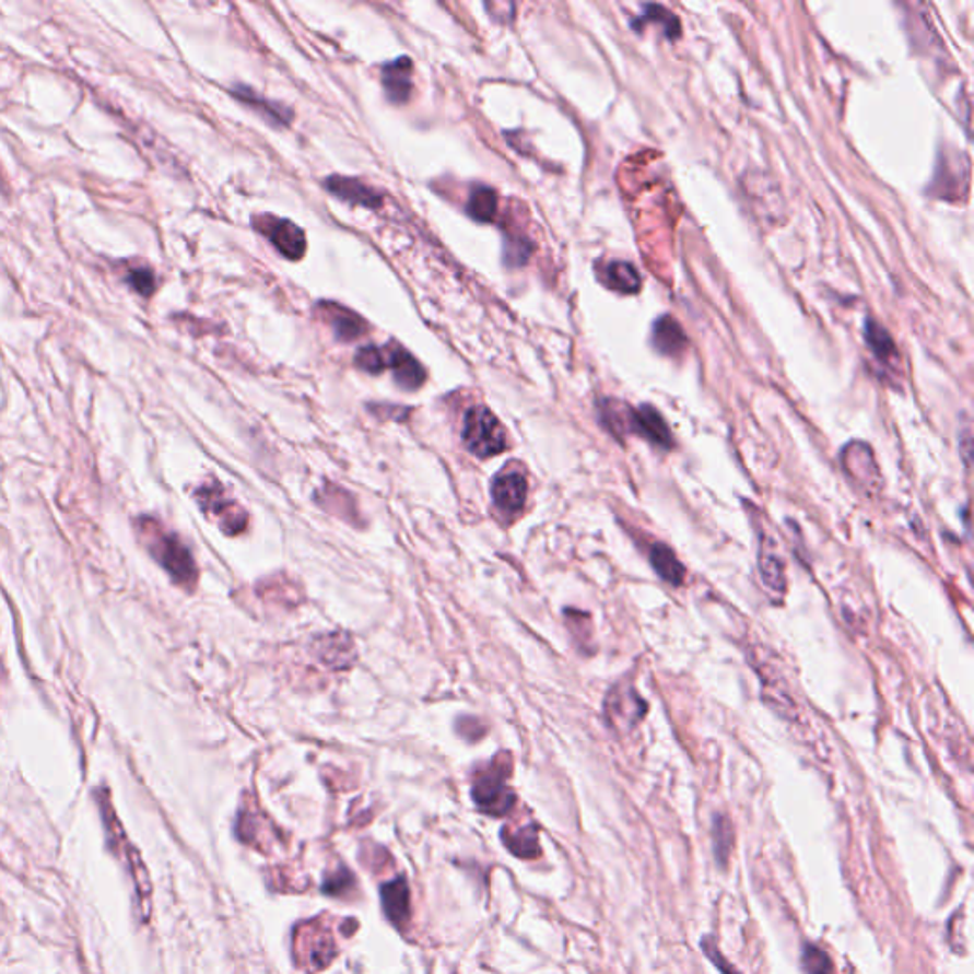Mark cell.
Segmentation results:
<instances>
[{
	"mask_svg": "<svg viewBox=\"0 0 974 974\" xmlns=\"http://www.w3.org/2000/svg\"><path fill=\"white\" fill-rule=\"evenodd\" d=\"M138 533L149 554L168 573L172 580L192 590L197 585L198 570L191 550L185 547V542L149 516H143L138 521Z\"/></svg>",
	"mask_w": 974,
	"mask_h": 974,
	"instance_id": "6da1fadb",
	"label": "cell"
},
{
	"mask_svg": "<svg viewBox=\"0 0 974 974\" xmlns=\"http://www.w3.org/2000/svg\"><path fill=\"white\" fill-rule=\"evenodd\" d=\"M511 775L508 755H498L490 763V767L478 771L472 783V799L482 813L490 817H505L513 811L516 803L514 791L508 788L506 778Z\"/></svg>",
	"mask_w": 974,
	"mask_h": 974,
	"instance_id": "7a4b0ae2",
	"label": "cell"
},
{
	"mask_svg": "<svg viewBox=\"0 0 974 974\" xmlns=\"http://www.w3.org/2000/svg\"><path fill=\"white\" fill-rule=\"evenodd\" d=\"M462 444L470 454L480 459H490L493 455L505 451L508 439L501 421L484 406H477L470 408L465 415Z\"/></svg>",
	"mask_w": 974,
	"mask_h": 974,
	"instance_id": "3957f363",
	"label": "cell"
},
{
	"mask_svg": "<svg viewBox=\"0 0 974 974\" xmlns=\"http://www.w3.org/2000/svg\"><path fill=\"white\" fill-rule=\"evenodd\" d=\"M197 501L202 506L204 513L213 516L220 528L227 536H240L246 526H248V514L243 506L238 505L233 498L225 495V491L220 484L202 485L197 491Z\"/></svg>",
	"mask_w": 974,
	"mask_h": 974,
	"instance_id": "277c9868",
	"label": "cell"
},
{
	"mask_svg": "<svg viewBox=\"0 0 974 974\" xmlns=\"http://www.w3.org/2000/svg\"><path fill=\"white\" fill-rule=\"evenodd\" d=\"M254 227L271 240L272 246L279 249L282 256L292 261H297L307 251V236L303 228L297 227L290 220H280L271 213L254 218Z\"/></svg>",
	"mask_w": 974,
	"mask_h": 974,
	"instance_id": "5b68a950",
	"label": "cell"
},
{
	"mask_svg": "<svg viewBox=\"0 0 974 974\" xmlns=\"http://www.w3.org/2000/svg\"><path fill=\"white\" fill-rule=\"evenodd\" d=\"M491 497L493 505L497 508V513L513 521L514 518L520 516L526 498H528V480L516 470H506L501 472L491 485Z\"/></svg>",
	"mask_w": 974,
	"mask_h": 974,
	"instance_id": "8992f818",
	"label": "cell"
},
{
	"mask_svg": "<svg viewBox=\"0 0 974 974\" xmlns=\"http://www.w3.org/2000/svg\"><path fill=\"white\" fill-rule=\"evenodd\" d=\"M647 712V703L637 695L636 689L631 685H617L606 696V716L613 727L632 729L642 721Z\"/></svg>",
	"mask_w": 974,
	"mask_h": 974,
	"instance_id": "52a82bcc",
	"label": "cell"
},
{
	"mask_svg": "<svg viewBox=\"0 0 974 974\" xmlns=\"http://www.w3.org/2000/svg\"><path fill=\"white\" fill-rule=\"evenodd\" d=\"M842 462L843 470L847 472L850 482L862 485L866 491L878 488L879 470L876 467V461H873L872 449L866 446V444L853 442V444L845 447L842 454Z\"/></svg>",
	"mask_w": 974,
	"mask_h": 974,
	"instance_id": "ba28073f",
	"label": "cell"
},
{
	"mask_svg": "<svg viewBox=\"0 0 974 974\" xmlns=\"http://www.w3.org/2000/svg\"><path fill=\"white\" fill-rule=\"evenodd\" d=\"M631 433L639 434L642 438L662 449L672 447V433L668 429L667 421L659 411L647 403L639 406L637 410H632Z\"/></svg>",
	"mask_w": 974,
	"mask_h": 974,
	"instance_id": "9c48e42d",
	"label": "cell"
},
{
	"mask_svg": "<svg viewBox=\"0 0 974 974\" xmlns=\"http://www.w3.org/2000/svg\"><path fill=\"white\" fill-rule=\"evenodd\" d=\"M383 89L390 103L402 105L410 102L413 92V66L410 58H398L383 67Z\"/></svg>",
	"mask_w": 974,
	"mask_h": 974,
	"instance_id": "30bf717a",
	"label": "cell"
},
{
	"mask_svg": "<svg viewBox=\"0 0 974 974\" xmlns=\"http://www.w3.org/2000/svg\"><path fill=\"white\" fill-rule=\"evenodd\" d=\"M387 369H392L395 382L406 390H418L426 379L425 367L419 364L413 354L387 344Z\"/></svg>",
	"mask_w": 974,
	"mask_h": 974,
	"instance_id": "8fae6325",
	"label": "cell"
},
{
	"mask_svg": "<svg viewBox=\"0 0 974 974\" xmlns=\"http://www.w3.org/2000/svg\"><path fill=\"white\" fill-rule=\"evenodd\" d=\"M382 904L389 922L402 929L410 922L411 901L410 887L403 878H396L382 887Z\"/></svg>",
	"mask_w": 974,
	"mask_h": 974,
	"instance_id": "7c38bea8",
	"label": "cell"
},
{
	"mask_svg": "<svg viewBox=\"0 0 974 974\" xmlns=\"http://www.w3.org/2000/svg\"><path fill=\"white\" fill-rule=\"evenodd\" d=\"M324 187L331 195H336V197L341 198L344 202H351V204L364 206V208H372V210L382 208L383 204V197L379 192L372 189V187H367L366 184H362L359 179H352V177H328Z\"/></svg>",
	"mask_w": 974,
	"mask_h": 974,
	"instance_id": "4fadbf2b",
	"label": "cell"
},
{
	"mask_svg": "<svg viewBox=\"0 0 974 974\" xmlns=\"http://www.w3.org/2000/svg\"><path fill=\"white\" fill-rule=\"evenodd\" d=\"M320 308L326 313V322L331 324L333 333L339 341L351 343V341L364 338V333L369 330L366 320L349 308L339 307L336 303H322Z\"/></svg>",
	"mask_w": 974,
	"mask_h": 974,
	"instance_id": "5bb4252c",
	"label": "cell"
},
{
	"mask_svg": "<svg viewBox=\"0 0 974 974\" xmlns=\"http://www.w3.org/2000/svg\"><path fill=\"white\" fill-rule=\"evenodd\" d=\"M652 341L655 351L662 354V356H678L688 347L685 331L682 330V326L672 316H660L659 320H655Z\"/></svg>",
	"mask_w": 974,
	"mask_h": 974,
	"instance_id": "9a60e30c",
	"label": "cell"
},
{
	"mask_svg": "<svg viewBox=\"0 0 974 974\" xmlns=\"http://www.w3.org/2000/svg\"><path fill=\"white\" fill-rule=\"evenodd\" d=\"M322 644L316 645V655L320 657L324 665L333 668V670H343L354 665L356 660V652L351 639L344 634H330V636L320 637Z\"/></svg>",
	"mask_w": 974,
	"mask_h": 974,
	"instance_id": "2e32d148",
	"label": "cell"
},
{
	"mask_svg": "<svg viewBox=\"0 0 974 974\" xmlns=\"http://www.w3.org/2000/svg\"><path fill=\"white\" fill-rule=\"evenodd\" d=\"M865 339L879 364H883L885 367H896L901 360L899 351H896L893 338L889 336V331L883 326H879L876 320L868 318L865 324Z\"/></svg>",
	"mask_w": 974,
	"mask_h": 974,
	"instance_id": "e0dca14e",
	"label": "cell"
},
{
	"mask_svg": "<svg viewBox=\"0 0 974 974\" xmlns=\"http://www.w3.org/2000/svg\"><path fill=\"white\" fill-rule=\"evenodd\" d=\"M600 280L611 292L626 293V295L639 292V286H642V280H639L636 269L624 261H609L601 271Z\"/></svg>",
	"mask_w": 974,
	"mask_h": 974,
	"instance_id": "ac0fdd59",
	"label": "cell"
},
{
	"mask_svg": "<svg viewBox=\"0 0 974 974\" xmlns=\"http://www.w3.org/2000/svg\"><path fill=\"white\" fill-rule=\"evenodd\" d=\"M233 96L238 97L240 102L246 103L251 109H256L257 113H261L265 118L272 120V125L287 126L290 120H292V110L286 109L284 105H279V103H272L269 99H265V97L257 96L251 89L236 86V89H233Z\"/></svg>",
	"mask_w": 974,
	"mask_h": 974,
	"instance_id": "d6986e66",
	"label": "cell"
},
{
	"mask_svg": "<svg viewBox=\"0 0 974 974\" xmlns=\"http://www.w3.org/2000/svg\"><path fill=\"white\" fill-rule=\"evenodd\" d=\"M653 570L657 572L660 579L667 580L670 585L682 586L685 579V567L682 562L676 558L674 552L668 549L667 544H655L649 554Z\"/></svg>",
	"mask_w": 974,
	"mask_h": 974,
	"instance_id": "ffe728a7",
	"label": "cell"
},
{
	"mask_svg": "<svg viewBox=\"0 0 974 974\" xmlns=\"http://www.w3.org/2000/svg\"><path fill=\"white\" fill-rule=\"evenodd\" d=\"M501 835H503V843H505L506 849L511 850L516 857H539L541 845H539V835H537L536 824L524 826V829L520 830H511V834H508L506 830H503Z\"/></svg>",
	"mask_w": 974,
	"mask_h": 974,
	"instance_id": "44dd1931",
	"label": "cell"
},
{
	"mask_svg": "<svg viewBox=\"0 0 974 974\" xmlns=\"http://www.w3.org/2000/svg\"><path fill=\"white\" fill-rule=\"evenodd\" d=\"M645 23H657L665 33V37L676 40L682 35V25L680 20L672 12H668L667 8L660 4H645L644 12L636 17V22L632 23L634 30H642Z\"/></svg>",
	"mask_w": 974,
	"mask_h": 974,
	"instance_id": "7402d4cb",
	"label": "cell"
},
{
	"mask_svg": "<svg viewBox=\"0 0 974 974\" xmlns=\"http://www.w3.org/2000/svg\"><path fill=\"white\" fill-rule=\"evenodd\" d=\"M786 567H784L783 558L778 556L777 550L770 549L760 550V575H762L763 585L767 586L773 592L783 594L786 590Z\"/></svg>",
	"mask_w": 974,
	"mask_h": 974,
	"instance_id": "603a6c76",
	"label": "cell"
},
{
	"mask_svg": "<svg viewBox=\"0 0 974 974\" xmlns=\"http://www.w3.org/2000/svg\"><path fill=\"white\" fill-rule=\"evenodd\" d=\"M497 192L490 187H477L470 192L469 202H467V213L469 218L480 223H490L497 215Z\"/></svg>",
	"mask_w": 974,
	"mask_h": 974,
	"instance_id": "cb8c5ba5",
	"label": "cell"
},
{
	"mask_svg": "<svg viewBox=\"0 0 974 974\" xmlns=\"http://www.w3.org/2000/svg\"><path fill=\"white\" fill-rule=\"evenodd\" d=\"M126 857H128V866H130V870H132L136 891H138L140 902L143 904V914H145L146 908H149V899H151V881H149V873H146L145 865H143V860H141L138 850L128 847Z\"/></svg>",
	"mask_w": 974,
	"mask_h": 974,
	"instance_id": "d4e9b609",
	"label": "cell"
},
{
	"mask_svg": "<svg viewBox=\"0 0 974 974\" xmlns=\"http://www.w3.org/2000/svg\"><path fill=\"white\" fill-rule=\"evenodd\" d=\"M354 364L366 374L377 375L387 369V347H364L356 352Z\"/></svg>",
	"mask_w": 974,
	"mask_h": 974,
	"instance_id": "484cf974",
	"label": "cell"
},
{
	"mask_svg": "<svg viewBox=\"0 0 974 974\" xmlns=\"http://www.w3.org/2000/svg\"><path fill=\"white\" fill-rule=\"evenodd\" d=\"M801 965L807 974H832L834 965L830 961L829 953L822 952L821 948L813 944L803 946L801 952Z\"/></svg>",
	"mask_w": 974,
	"mask_h": 974,
	"instance_id": "4316f807",
	"label": "cell"
},
{
	"mask_svg": "<svg viewBox=\"0 0 974 974\" xmlns=\"http://www.w3.org/2000/svg\"><path fill=\"white\" fill-rule=\"evenodd\" d=\"M732 830L731 824L726 817L718 814L714 819V855L719 860V865L726 866L729 850H731Z\"/></svg>",
	"mask_w": 974,
	"mask_h": 974,
	"instance_id": "83f0119b",
	"label": "cell"
},
{
	"mask_svg": "<svg viewBox=\"0 0 974 974\" xmlns=\"http://www.w3.org/2000/svg\"><path fill=\"white\" fill-rule=\"evenodd\" d=\"M354 887V876L347 868H339L338 872L328 873L324 879L322 893L330 896H343Z\"/></svg>",
	"mask_w": 974,
	"mask_h": 974,
	"instance_id": "f1b7e54d",
	"label": "cell"
},
{
	"mask_svg": "<svg viewBox=\"0 0 974 974\" xmlns=\"http://www.w3.org/2000/svg\"><path fill=\"white\" fill-rule=\"evenodd\" d=\"M531 254V244L526 243V238H511L505 246L506 265L511 267H520L528 261Z\"/></svg>",
	"mask_w": 974,
	"mask_h": 974,
	"instance_id": "f546056e",
	"label": "cell"
},
{
	"mask_svg": "<svg viewBox=\"0 0 974 974\" xmlns=\"http://www.w3.org/2000/svg\"><path fill=\"white\" fill-rule=\"evenodd\" d=\"M128 284L141 293V295H151L154 292V274L149 269H132L128 272Z\"/></svg>",
	"mask_w": 974,
	"mask_h": 974,
	"instance_id": "4dcf8cb0",
	"label": "cell"
}]
</instances>
